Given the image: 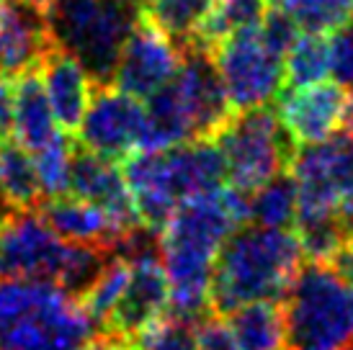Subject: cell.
Returning a JSON list of instances; mask_svg holds the SVG:
<instances>
[{"label": "cell", "instance_id": "cell-26", "mask_svg": "<svg viewBox=\"0 0 353 350\" xmlns=\"http://www.w3.org/2000/svg\"><path fill=\"white\" fill-rule=\"evenodd\" d=\"M330 75V39L327 34L302 31L284 54V90L320 83Z\"/></svg>", "mask_w": 353, "mask_h": 350}, {"label": "cell", "instance_id": "cell-37", "mask_svg": "<svg viewBox=\"0 0 353 350\" xmlns=\"http://www.w3.org/2000/svg\"><path fill=\"white\" fill-rule=\"evenodd\" d=\"M29 6H34V8H39L41 13H44V6H47V0H26Z\"/></svg>", "mask_w": 353, "mask_h": 350}, {"label": "cell", "instance_id": "cell-27", "mask_svg": "<svg viewBox=\"0 0 353 350\" xmlns=\"http://www.w3.org/2000/svg\"><path fill=\"white\" fill-rule=\"evenodd\" d=\"M276 8L307 34H333L353 19V0H276Z\"/></svg>", "mask_w": 353, "mask_h": 350}, {"label": "cell", "instance_id": "cell-36", "mask_svg": "<svg viewBox=\"0 0 353 350\" xmlns=\"http://www.w3.org/2000/svg\"><path fill=\"white\" fill-rule=\"evenodd\" d=\"M343 127H345V132H348V134H353V96L348 98V103H345Z\"/></svg>", "mask_w": 353, "mask_h": 350}, {"label": "cell", "instance_id": "cell-28", "mask_svg": "<svg viewBox=\"0 0 353 350\" xmlns=\"http://www.w3.org/2000/svg\"><path fill=\"white\" fill-rule=\"evenodd\" d=\"M72 139L70 134L59 132L52 142L31 152L34 165H37V175H39V185L44 201L54 198V196L68 194V181H70V163H72Z\"/></svg>", "mask_w": 353, "mask_h": 350}, {"label": "cell", "instance_id": "cell-4", "mask_svg": "<svg viewBox=\"0 0 353 350\" xmlns=\"http://www.w3.org/2000/svg\"><path fill=\"white\" fill-rule=\"evenodd\" d=\"M99 325L54 281L0 278V350H80Z\"/></svg>", "mask_w": 353, "mask_h": 350}, {"label": "cell", "instance_id": "cell-9", "mask_svg": "<svg viewBox=\"0 0 353 350\" xmlns=\"http://www.w3.org/2000/svg\"><path fill=\"white\" fill-rule=\"evenodd\" d=\"M286 170L296 181V222L338 216L353 201V134L335 132L323 142L294 147Z\"/></svg>", "mask_w": 353, "mask_h": 350}, {"label": "cell", "instance_id": "cell-7", "mask_svg": "<svg viewBox=\"0 0 353 350\" xmlns=\"http://www.w3.org/2000/svg\"><path fill=\"white\" fill-rule=\"evenodd\" d=\"M214 142L225 155L227 185L248 196L286 170L294 152L276 111L268 106L232 114V119L216 132Z\"/></svg>", "mask_w": 353, "mask_h": 350}, {"label": "cell", "instance_id": "cell-21", "mask_svg": "<svg viewBox=\"0 0 353 350\" xmlns=\"http://www.w3.org/2000/svg\"><path fill=\"white\" fill-rule=\"evenodd\" d=\"M230 330L240 350H284L286 348V311L284 302L261 299L248 302L227 314Z\"/></svg>", "mask_w": 353, "mask_h": 350}, {"label": "cell", "instance_id": "cell-25", "mask_svg": "<svg viewBox=\"0 0 353 350\" xmlns=\"http://www.w3.org/2000/svg\"><path fill=\"white\" fill-rule=\"evenodd\" d=\"M212 0H139L142 16L186 49L194 44Z\"/></svg>", "mask_w": 353, "mask_h": 350}, {"label": "cell", "instance_id": "cell-17", "mask_svg": "<svg viewBox=\"0 0 353 350\" xmlns=\"http://www.w3.org/2000/svg\"><path fill=\"white\" fill-rule=\"evenodd\" d=\"M54 47L44 13L26 0H0V75L37 70Z\"/></svg>", "mask_w": 353, "mask_h": 350}, {"label": "cell", "instance_id": "cell-8", "mask_svg": "<svg viewBox=\"0 0 353 350\" xmlns=\"http://www.w3.org/2000/svg\"><path fill=\"white\" fill-rule=\"evenodd\" d=\"M78 243H70L47 222L41 209L0 204V278L54 281L62 286Z\"/></svg>", "mask_w": 353, "mask_h": 350}, {"label": "cell", "instance_id": "cell-11", "mask_svg": "<svg viewBox=\"0 0 353 350\" xmlns=\"http://www.w3.org/2000/svg\"><path fill=\"white\" fill-rule=\"evenodd\" d=\"M145 124V101L129 96L111 83L96 85L78 127L80 145L114 163H124L132 152L142 150Z\"/></svg>", "mask_w": 353, "mask_h": 350}, {"label": "cell", "instance_id": "cell-32", "mask_svg": "<svg viewBox=\"0 0 353 350\" xmlns=\"http://www.w3.org/2000/svg\"><path fill=\"white\" fill-rule=\"evenodd\" d=\"M13 101H16V80L0 75V145L13 134Z\"/></svg>", "mask_w": 353, "mask_h": 350}, {"label": "cell", "instance_id": "cell-2", "mask_svg": "<svg viewBox=\"0 0 353 350\" xmlns=\"http://www.w3.org/2000/svg\"><path fill=\"white\" fill-rule=\"evenodd\" d=\"M304 253L294 229L243 224L219 247L212 271V311L227 317L248 302H284Z\"/></svg>", "mask_w": 353, "mask_h": 350}, {"label": "cell", "instance_id": "cell-38", "mask_svg": "<svg viewBox=\"0 0 353 350\" xmlns=\"http://www.w3.org/2000/svg\"><path fill=\"white\" fill-rule=\"evenodd\" d=\"M137 3H139V0H137Z\"/></svg>", "mask_w": 353, "mask_h": 350}, {"label": "cell", "instance_id": "cell-30", "mask_svg": "<svg viewBox=\"0 0 353 350\" xmlns=\"http://www.w3.org/2000/svg\"><path fill=\"white\" fill-rule=\"evenodd\" d=\"M191 330L199 350H240L227 320L216 311H209L196 322H191Z\"/></svg>", "mask_w": 353, "mask_h": 350}, {"label": "cell", "instance_id": "cell-20", "mask_svg": "<svg viewBox=\"0 0 353 350\" xmlns=\"http://www.w3.org/2000/svg\"><path fill=\"white\" fill-rule=\"evenodd\" d=\"M62 129L54 121L50 98L41 83L39 68L21 72L16 80V101H13V134L21 147L37 152L52 142Z\"/></svg>", "mask_w": 353, "mask_h": 350}, {"label": "cell", "instance_id": "cell-23", "mask_svg": "<svg viewBox=\"0 0 353 350\" xmlns=\"http://www.w3.org/2000/svg\"><path fill=\"white\" fill-rule=\"evenodd\" d=\"M268 10H271V0H212L209 13L191 47L212 52L216 41H222L230 34L261 26Z\"/></svg>", "mask_w": 353, "mask_h": 350}, {"label": "cell", "instance_id": "cell-12", "mask_svg": "<svg viewBox=\"0 0 353 350\" xmlns=\"http://www.w3.org/2000/svg\"><path fill=\"white\" fill-rule=\"evenodd\" d=\"M181 59H183V47L170 39L165 31L157 29L139 10L137 23L129 31L124 49L119 54L111 85L139 101H148L170 83Z\"/></svg>", "mask_w": 353, "mask_h": 350}, {"label": "cell", "instance_id": "cell-31", "mask_svg": "<svg viewBox=\"0 0 353 350\" xmlns=\"http://www.w3.org/2000/svg\"><path fill=\"white\" fill-rule=\"evenodd\" d=\"M330 72L338 85L353 90V19L330 37Z\"/></svg>", "mask_w": 353, "mask_h": 350}, {"label": "cell", "instance_id": "cell-1", "mask_svg": "<svg viewBox=\"0 0 353 350\" xmlns=\"http://www.w3.org/2000/svg\"><path fill=\"white\" fill-rule=\"evenodd\" d=\"M237 227L243 224L227 204L225 185L176 206L157 232L160 262L170 289V317L191 325L212 311L209 291L216 253Z\"/></svg>", "mask_w": 353, "mask_h": 350}, {"label": "cell", "instance_id": "cell-24", "mask_svg": "<svg viewBox=\"0 0 353 350\" xmlns=\"http://www.w3.org/2000/svg\"><path fill=\"white\" fill-rule=\"evenodd\" d=\"M248 222L274 229H292L296 222V181L289 170H281L268 183L250 194Z\"/></svg>", "mask_w": 353, "mask_h": 350}, {"label": "cell", "instance_id": "cell-34", "mask_svg": "<svg viewBox=\"0 0 353 350\" xmlns=\"http://www.w3.org/2000/svg\"><path fill=\"white\" fill-rule=\"evenodd\" d=\"M80 350H132V348H129L127 340H121V338H117V335L101 332V335H93Z\"/></svg>", "mask_w": 353, "mask_h": 350}, {"label": "cell", "instance_id": "cell-18", "mask_svg": "<svg viewBox=\"0 0 353 350\" xmlns=\"http://www.w3.org/2000/svg\"><path fill=\"white\" fill-rule=\"evenodd\" d=\"M39 75L57 127L65 134H75L85 116L96 83L78 59L57 47H52L39 62Z\"/></svg>", "mask_w": 353, "mask_h": 350}, {"label": "cell", "instance_id": "cell-5", "mask_svg": "<svg viewBox=\"0 0 353 350\" xmlns=\"http://www.w3.org/2000/svg\"><path fill=\"white\" fill-rule=\"evenodd\" d=\"M137 19V0H47L44 6L52 44L78 59L96 85L111 83Z\"/></svg>", "mask_w": 353, "mask_h": 350}, {"label": "cell", "instance_id": "cell-29", "mask_svg": "<svg viewBox=\"0 0 353 350\" xmlns=\"http://www.w3.org/2000/svg\"><path fill=\"white\" fill-rule=\"evenodd\" d=\"M132 350H199L194 340L191 325L176 317H163L160 322L150 325L145 332H139L134 340H129Z\"/></svg>", "mask_w": 353, "mask_h": 350}, {"label": "cell", "instance_id": "cell-13", "mask_svg": "<svg viewBox=\"0 0 353 350\" xmlns=\"http://www.w3.org/2000/svg\"><path fill=\"white\" fill-rule=\"evenodd\" d=\"M168 90L183 111L194 139H214L216 132L235 114L227 103L222 80L206 49H183V59L168 83Z\"/></svg>", "mask_w": 353, "mask_h": 350}, {"label": "cell", "instance_id": "cell-15", "mask_svg": "<svg viewBox=\"0 0 353 350\" xmlns=\"http://www.w3.org/2000/svg\"><path fill=\"white\" fill-rule=\"evenodd\" d=\"M348 90L338 83L320 80L312 85L286 88L279 93L276 116L292 145H314L343 127Z\"/></svg>", "mask_w": 353, "mask_h": 350}, {"label": "cell", "instance_id": "cell-19", "mask_svg": "<svg viewBox=\"0 0 353 350\" xmlns=\"http://www.w3.org/2000/svg\"><path fill=\"white\" fill-rule=\"evenodd\" d=\"M39 209L47 216V222L54 227V232L62 234L70 243L96 245V247H106L114 253L119 243L132 232V229H124L106 209L72 194L47 198Z\"/></svg>", "mask_w": 353, "mask_h": 350}, {"label": "cell", "instance_id": "cell-14", "mask_svg": "<svg viewBox=\"0 0 353 350\" xmlns=\"http://www.w3.org/2000/svg\"><path fill=\"white\" fill-rule=\"evenodd\" d=\"M129 260V281L111 311L103 332H111L121 340H134L150 325L168 317L170 309V289L160 262V253L137 255Z\"/></svg>", "mask_w": 353, "mask_h": 350}, {"label": "cell", "instance_id": "cell-16", "mask_svg": "<svg viewBox=\"0 0 353 350\" xmlns=\"http://www.w3.org/2000/svg\"><path fill=\"white\" fill-rule=\"evenodd\" d=\"M68 194L99 204L124 229H134L142 224L137 209H134V201H132V194H129L124 170L114 160L96 155L83 145H75V150H72Z\"/></svg>", "mask_w": 353, "mask_h": 350}, {"label": "cell", "instance_id": "cell-22", "mask_svg": "<svg viewBox=\"0 0 353 350\" xmlns=\"http://www.w3.org/2000/svg\"><path fill=\"white\" fill-rule=\"evenodd\" d=\"M44 201L34 157L19 142L0 145V204L10 209H39Z\"/></svg>", "mask_w": 353, "mask_h": 350}, {"label": "cell", "instance_id": "cell-35", "mask_svg": "<svg viewBox=\"0 0 353 350\" xmlns=\"http://www.w3.org/2000/svg\"><path fill=\"white\" fill-rule=\"evenodd\" d=\"M338 222H341V229H343L345 237L353 240V201H348V204L338 212Z\"/></svg>", "mask_w": 353, "mask_h": 350}, {"label": "cell", "instance_id": "cell-10", "mask_svg": "<svg viewBox=\"0 0 353 350\" xmlns=\"http://www.w3.org/2000/svg\"><path fill=\"white\" fill-rule=\"evenodd\" d=\"M209 54L235 114L268 106L284 90V57L268 47L258 26L225 37Z\"/></svg>", "mask_w": 353, "mask_h": 350}, {"label": "cell", "instance_id": "cell-3", "mask_svg": "<svg viewBox=\"0 0 353 350\" xmlns=\"http://www.w3.org/2000/svg\"><path fill=\"white\" fill-rule=\"evenodd\" d=\"M124 178L139 222L160 232L186 198L227 183L225 155L214 139H188L163 150H137L124 160Z\"/></svg>", "mask_w": 353, "mask_h": 350}, {"label": "cell", "instance_id": "cell-6", "mask_svg": "<svg viewBox=\"0 0 353 350\" xmlns=\"http://www.w3.org/2000/svg\"><path fill=\"white\" fill-rule=\"evenodd\" d=\"M284 350H351L353 289L325 262L304 260L284 296Z\"/></svg>", "mask_w": 353, "mask_h": 350}, {"label": "cell", "instance_id": "cell-33", "mask_svg": "<svg viewBox=\"0 0 353 350\" xmlns=\"http://www.w3.org/2000/svg\"><path fill=\"white\" fill-rule=\"evenodd\" d=\"M325 265H327L345 286H351L353 289V240L345 237L343 243L335 247V253L325 260Z\"/></svg>", "mask_w": 353, "mask_h": 350}]
</instances>
